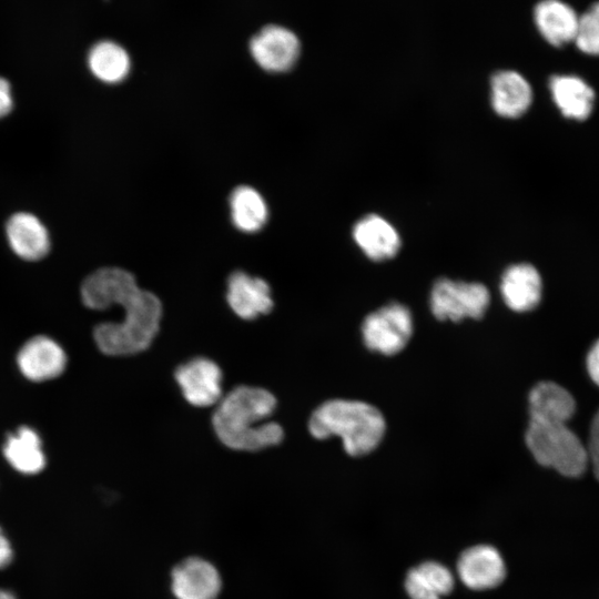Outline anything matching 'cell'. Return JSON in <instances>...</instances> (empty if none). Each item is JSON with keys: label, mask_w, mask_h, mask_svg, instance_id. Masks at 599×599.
<instances>
[{"label": "cell", "mask_w": 599, "mask_h": 599, "mask_svg": "<svg viewBox=\"0 0 599 599\" xmlns=\"http://www.w3.org/2000/svg\"><path fill=\"white\" fill-rule=\"evenodd\" d=\"M84 305L105 309L123 308V319L102 323L93 332L94 341L106 355L125 356L149 348L162 318V304L156 295L139 287L134 276L119 267H103L90 274L81 285Z\"/></svg>", "instance_id": "cell-1"}, {"label": "cell", "mask_w": 599, "mask_h": 599, "mask_svg": "<svg viewBox=\"0 0 599 599\" xmlns=\"http://www.w3.org/2000/svg\"><path fill=\"white\" fill-rule=\"evenodd\" d=\"M575 409L571 394L554 382H540L529 394L526 445L538 464L567 477L581 476L589 463L587 448L567 426Z\"/></svg>", "instance_id": "cell-2"}, {"label": "cell", "mask_w": 599, "mask_h": 599, "mask_svg": "<svg viewBox=\"0 0 599 599\" xmlns=\"http://www.w3.org/2000/svg\"><path fill=\"white\" fill-rule=\"evenodd\" d=\"M276 407V398L265 388L237 386L222 396L212 424L217 438L235 450L257 451L278 445L282 426L267 420Z\"/></svg>", "instance_id": "cell-3"}, {"label": "cell", "mask_w": 599, "mask_h": 599, "mask_svg": "<svg viewBox=\"0 0 599 599\" xmlns=\"http://www.w3.org/2000/svg\"><path fill=\"white\" fill-rule=\"evenodd\" d=\"M308 430L317 439L338 436L348 455L363 456L379 445L386 423L383 414L373 405L359 400L332 399L313 412Z\"/></svg>", "instance_id": "cell-4"}, {"label": "cell", "mask_w": 599, "mask_h": 599, "mask_svg": "<svg viewBox=\"0 0 599 599\" xmlns=\"http://www.w3.org/2000/svg\"><path fill=\"white\" fill-rule=\"evenodd\" d=\"M489 301V291L480 283L439 278L432 288L429 305L436 318L457 322L466 317L481 318Z\"/></svg>", "instance_id": "cell-5"}, {"label": "cell", "mask_w": 599, "mask_h": 599, "mask_svg": "<svg viewBox=\"0 0 599 599\" xmlns=\"http://www.w3.org/2000/svg\"><path fill=\"white\" fill-rule=\"evenodd\" d=\"M366 347L384 355L399 353L413 334L409 309L399 303H389L368 314L362 326Z\"/></svg>", "instance_id": "cell-6"}, {"label": "cell", "mask_w": 599, "mask_h": 599, "mask_svg": "<svg viewBox=\"0 0 599 599\" xmlns=\"http://www.w3.org/2000/svg\"><path fill=\"white\" fill-rule=\"evenodd\" d=\"M174 378L185 400L193 406H212L222 398V370L210 358L185 362L175 369Z\"/></svg>", "instance_id": "cell-7"}, {"label": "cell", "mask_w": 599, "mask_h": 599, "mask_svg": "<svg viewBox=\"0 0 599 599\" xmlns=\"http://www.w3.org/2000/svg\"><path fill=\"white\" fill-rule=\"evenodd\" d=\"M250 51L262 69L284 72L297 61L301 43L295 33L288 29L267 26L251 39Z\"/></svg>", "instance_id": "cell-8"}, {"label": "cell", "mask_w": 599, "mask_h": 599, "mask_svg": "<svg viewBox=\"0 0 599 599\" xmlns=\"http://www.w3.org/2000/svg\"><path fill=\"white\" fill-rule=\"evenodd\" d=\"M171 580L176 599H216L222 588L217 569L200 557H189L177 564Z\"/></svg>", "instance_id": "cell-9"}, {"label": "cell", "mask_w": 599, "mask_h": 599, "mask_svg": "<svg viewBox=\"0 0 599 599\" xmlns=\"http://www.w3.org/2000/svg\"><path fill=\"white\" fill-rule=\"evenodd\" d=\"M460 580L470 589L486 590L497 587L506 576L499 551L489 545H477L465 550L457 562Z\"/></svg>", "instance_id": "cell-10"}, {"label": "cell", "mask_w": 599, "mask_h": 599, "mask_svg": "<svg viewBox=\"0 0 599 599\" xmlns=\"http://www.w3.org/2000/svg\"><path fill=\"white\" fill-rule=\"evenodd\" d=\"M226 301L231 309L246 321L268 314L274 306L268 284L242 271L229 277Z\"/></svg>", "instance_id": "cell-11"}, {"label": "cell", "mask_w": 599, "mask_h": 599, "mask_svg": "<svg viewBox=\"0 0 599 599\" xmlns=\"http://www.w3.org/2000/svg\"><path fill=\"white\" fill-rule=\"evenodd\" d=\"M6 236L12 252L26 261L40 260L50 250V236L45 225L28 212H19L9 217Z\"/></svg>", "instance_id": "cell-12"}, {"label": "cell", "mask_w": 599, "mask_h": 599, "mask_svg": "<svg viewBox=\"0 0 599 599\" xmlns=\"http://www.w3.org/2000/svg\"><path fill=\"white\" fill-rule=\"evenodd\" d=\"M534 21L541 37L560 48L575 41L579 14L562 0H540L534 8Z\"/></svg>", "instance_id": "cell-13"}, {"label": "cell", "mask_w": 599, "mask_h": 599, "mask_svg": "<svg viewBox=\"0 0 599 599\" xmlns=\"http://www.w3.org/2000/svg\"><path fill=\"white\" fill-rule=\"evenodd\" d=\"M63 349L51 338L37 336L28 341L18 354L22 374L35 382L59 376L65 367Z\"/></svg>", "instance_id": "cell-14"}, {"label": "cell", "mask_w": 599, "mask_h": 599, "mask_svg": "<svg viewBox=\"0 0 599 599\" xmlns=\"http://www.w3.org/2000/svg\"><path fill=\"white\" fill-rule=\"evenodd\" d=\"M541 291V277L531 264H514L501 276V296L506 305L515 312L535 308L540 302Z\"/></svg>", "instance_id": "cell-15"}, {"label": "cell", "mask_w": 599, "mask_h": 599, "mask_svg": "<svg viewBox=\"0 0 599 599\" xmlns=\"http://www.w3.org/2000/svg\"><path fill=\"white\" fill-rule=\"evenodd\" d=\"M490 99L494 111L508 119L522 115L532 101L529 82L518 72L502 70L490 80Z\"/></svg>", "instance_id": "cell-16"}, {"label": "cell", "mask_w": 599, "mask_h": 599, "mask_svg": "<svg viewBox=\"0 0 599 599\" xmlns=\"http://www.w3.org/2000/svg\"><path fill=\"white\" fill-rule=\"evenodd\" d=\"M353 237L364 254L373 261L394 257L400 247L396 229L384 217L369 214L362 217L353 227Z\"/></svg>", "instance_id": "cell-17"}, {"label": "cell", "mask_w": 599, "mask_h": 599, "mask_svg": "<svg viewBox=\"0 0 599 599\" xmlns=\"http://www.w3.org/2000/svg\"><path fill=\"white\" fill-rule=\"evenodd\" d=\"M549 88L564 116L585 120L591 113L595 92L581 78L572 74L554 75L549 81Z\"/></svg>", "instance_id": "cell-18"}, {"label": "cell", "mask_w": 599, "mask_h": 599, "mask_svg": "<svg viewBox=\"0 0 599 599\" xmlns=\"http://www.w3.org/2000/svg\"><path fill=\"white\" fill-rule=\"evenodd\" d=\"M454 587V577L444 565L423 562L408 571L405 588L412 599H441Z\"/></svg>", "instance_id": "cell-19"}, {"label": "cell", "mask_w": 599, "mask_h": 599, "mask_svg": "<svg viewBox=\"0 0 599 599\" xmlns=\"http://www.w3.org/2000/svg\"><path fill=\"white\" fill-rule=\"evenodd\" d=\"M88 67L98 80L113 84L126 78L131 62L128 52L120 44L103 40L89 50Z\"/></svg>", "instance_id": "cell-20"}, {"label": "cell", "mask_w": 599, "mask_h": 599, "mask_svg": "<svg viewBox=\"0 0 599 599\" xmlns=\"http://www.w3.org/2000/svg\"><path fill=\"white\" fill-rule=\"evenodd\" d=\"M3 454L10 465L23 474H37L45 465L40 437L33 429L26 426L8 436Z\"/></svg>", "instance_id": "cell-21"}, {"label": "cell", "mask_w": 599, "mask_h": 599, "mask_svg": "<svg viewBox=\"0 0 599 599\" xmlns=\"http://www.w3.org/2000/svg\"><path fill=\"white\" fill-rule=\"evenodd\" d=\"M234 225L243 232H256L267 220V206L261 194L250 186L236 187L230 199Z\"/></svg>", "instance_id": "cell-22"}, {"label": "cell", "mask_w": 599, "mask_h": 599, "mask_svg": "<svg viewBox=\"0 0 599 599\" xmlns=\"http://www.w3.org/2000/svg\"><path fill=\"white\" fill-rule=\"evenodd\" d=\"M573 43L582 53L599 57V1L591 3L579 14Z\"/></svg>", "instance_id": "cell-23"}, {"label": "cell", "mask_w": 599, "mask_h": 599, "mask_svg": "<svg viewBox=\"0 0 599 599\" xmlns=\"http://www.w3.org/2000/svg\"><path fill=\"white\" fill-rule=\"evenodd\" d=\"M587 451L595 476L599 480V410L596 413L591 423Z\"/></svg>", "instance_id": "cell-24"}, {"label": "cell", "mask_w": 599, "mask_h": 599, "mask_svg": "<svg viewBox=\"0 0 599 599\" xmlns=\"http://www.w3.org/2000/svg\"><path fill=\"white\" fill-rule=\"evenodd\" d=\"M13 105L10 83L0 77V118L10 113Z\"/></svg>", "instance_id": "cell-25"}, {"label": "cell", "mask_w": 599, "mask_h": 599, "mask_svg": "<svg viewBox=\"0 0 599 599\" xmlns=\"http://www.w3.org/2000/svg\"><path fill=\"white\" fill-rule=\"evenodd\" d=\"M587 368L591 379L599 386V339L588 353Z\"/></svg>", "instance_id": "cell-26"}, {"label": "cell", "mask_w": 599, "mask_h": 599, "mask_svg": "<svg viewBox=\"0 0 599 599\" xmlns=\"http://www.w3.org/2000/svg\"><path fill=\"white\" fill-rule=\"evenodd\" d=\"M12 558V549L10 542L2 534L0 528V568L8 566Z\"/></svg>", "instance_id": "cell-27"}, {"label": "cell", "mask_w": 599, "mask_h": 599, "mask_svg": "<svg viewBox=\"0 0 599 599\" xmlns=\"http://www.w3.org/2000/svg\"><path fill=\"white\" fill-rule=\"evenodd\" d=\"M0 599H16V597L9 591L0 590Z\"/></svg>", "instance_id": "cell-28"}]
</instances>
